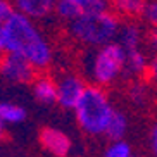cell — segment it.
Segmentation results:
<instances>
[{
  "instance_id": "1",
  "label": "cell",
  "mask_w": 157,
  "mask_h": 157,
  "mask_svg": "<svg viewBox=\"0 0 157 157\" xmlns=\"http://www.w3.org/2000/svg\"><path fill=\"white\" fill-rule=\"evenodd\" d=\"M7 52L24 57L35 69H45L52 62V47L33 19L14 14L4 24Z\"/></svg>"
},
{
  "instance_id": "2",
  "label": "cell",
  "mask_w": 157,
  "mask_h": 157,
  "mask_svg": "<svg viewBox=\"0 0 157 157\" xmlns=\"http://www.w3.org/2000/svg\"><path fill=\"white\" fill-rule=\"evenodd\" d=\"M112 112L114 107L111 105L107 93L97 85H90L85 88L78 105L74 107V116L79 128L93 136L105 133Z\"/></svg>"
},
{
  "instance_id": "3",
  "label": "cell",
  "mask_w": 157,
  "mask_h": 157,
  "mask_svg": "<svg viewBox=\"0 0 157 157\" xmlns=\"http://www.w3.org/2000/svg\"><path fill=\"white\" fill-rule=\"evenodd\" d=\"M119 21L112 12H100L74 19L69 23V35L81 45L104 47L119 35Z\"/></svg>"
},
{
  "instance_id": "4",
  "label": "cell",
  "mask_w": 157,
  "mask_h": 157,
  "mask_svg": "<svg viewBox=\"0 0 157 157\" xmlns=\"http://www.w3.org/2000/svg\"><path fill=\"white\" fill-rule=\"evenodd\" d=\"M126 64V52L119 43H107L104 47H98L95 52L92 62H90V76L97 86L111 85L114 79H117Z\"/></svg>"
},
{
  "instance_id": "5",
  "label": "cell",
  "mask_w": 157,
  "mask_h": 157,
  "mask_svg": "<svg viewBox=\"0 0 157 157\" xmlns=\"http://www.w3.org/2000/svg\"><path fill=\"white\" fill-rule=\"evenodd\" d=\"M109 10V0H57L56 12L60 19L74 21L92 14Z\"/></svg>"
},
{
  "instance_id": "6",
  "label": "cell",
  "mask_w": 157,
  "mask_h": 157,
  "mask_svg": "<svg viewBox=\"0 0 157 157\" xmlns=\"http://www.w3.org/2000/svg\"><path fill=\"white\" fill-rule=\"evenodd\" d=\"M0 74L12 83H29L35 81L36 69L24 57L7 52L4 57H0Z\"/></svg>"
},
{
  "instance_id": "7",
  "label": "cell",
  "mask_w": 157,
  "mask_h": 157,
  "mask_svg": "<svg viewBox=\"0 0 157 157\" xmlns=\"http://www.w3.org/2000/svg\"><path fill=\"white\" fill-rule=\"evenodd\" d=\"M85 81L76 74H64L62 78L57 81V104L62 109H73L78 105L79 98L83 95Z\"/></svg>"
},
{
  "instance_id": "8",
  "label": "cell",
  "mask_w": 157,
  "mask_h": 157,
  "mask_svg": "<svg viewBox=\"0 0 157 157\" xmlns=\"http://www.w3.org/2000/svg\"><path fill=\"white\" fill-rule=\"evenodd\" d=\"M14 12L23 14L29 19H45L56 12L57 0H10Z\"/></svg>"
},
{
  "instance_id": "9",
  "label": "cell",
  "mask_w": 157,
  "mask_h": 157,
  "mask_svg": "<svg viewBox=\"0 0 157 157\" xmlns=\"http://www.w3.org/2000/svg\"><path fill=\"white\" fill-rule=\"evenodd\" d=\"M40 143L47 152L56 157H67L71 150V140L67 135L56 128H43L40 131Z\"/></svg>"
},
{
  "instance_id": "10",
  "label": "cell",
  "mask_w": 157,
  "mask_h": 157,
  "mask_svg": "<svg viewBox=\"0 0 157 157\" xmlns=\"http://www.w3.org/2000/svg\"><path fill=\"white\" fill-rule=\"evenodd\" d=\"M33 95L40 104L52 105L57 102V81L48 76H38L33 81Z\"/></svg>"
},
{
  "instance_id": "11",
  "label": "cell",
  "mask_w": 157,
  "mask_h": 157,
  "mask_svg": "<svg viewBox=\"0 0 157 157\" xmlns=\"http://www.w3.org/2000/svg\"><path fill=\"white\" fill-rule=\"evenodd\" d=\"M126 129H128V119L126 116L123 114L121 111H116L112 112L111 119H109V124H107V129H105V136L112 142H119L123 136L126 135Z\"/></svg>"
},
{
  "instance_id": "12",
  "label": "cell",
  "mask_w": 157,
  "mask_h": 157,
  "mask_svg": "<svg viewBox=\"0 0 157 157\" xmlns=\"http://www.w3.org/2000/svg\"><path fill=\"white\" fill-rule=\"evenodd\" d=\"M119 45L124 48V52L129 50H138L140 42H142V33H140L138 26L135 24H126L124 28L119 29Z\"/></svg>"
},
{
  "instance_id": "13",
  "label": "cell",
  "mask_w": 157,
  "mask_h": 157,
  "mask_svg": "<svg viewBox=\"0 0 157 157\" xmlns=\"http://www.w3.org/2000/svg\"><path fill=\"white\" fill-rule=\"evenodd\" d=\"M0 117L5 124H17L26 119V111L17 104L12 102H2L0 104Z\"/></svg>"
},
{
  "instance_id": "14",
  "label": "cell",
  "mask_w": 157,
  "mask_h": 157,
  "mask_svg": "<svg viewBox=\"0 0 157 157\" xmlns=\"http://www.w3.org/2000/svg\"><path fill=\"white\" fill-rule=\"evenodd\" d=\"M124 69L129 74H142L147 69V57L142 50H129L126 52V64Z\"/></svg>"
},
{
  "instance_id": "15",
  "label": "cell",
  "mask_w": 157,
  "mask_h": 157,
  "mask_svg": "<svg viewBox=\"0 0 157 157\" xmlns=\"http://www.w3.org/2000/svg\"><path fill=\"white\" fill-rule=\"evenodd\" d=\"M114 9L117 12H121V14L136 16L143 12L145 2L143 0H114Z\"/></svg>"
},
{
  "instance_id": "16",
  "label": "cell",
  "mask_w": 157,
  "mask_h": 157,
  "mask_svg": "<svg viewBox=\"0 0 157 157\" xmlns=\"http://www.w3.org/2000/svg\"><path fill=\"white\" fill-rule=\"evenodd\" d=\"M147 86L143 83H133L131 86H129L128 90V97L129 100L133 102V104H136V105H142V104H145V100H147Z\"/></svg>"
},
{
  "instance_id": "17",
  "label": "cell",
  "mask_w": 157,
  "mask_h": 157,
  "mask_svg": "<svg viewBox=\"0 0 157 157\" xmlns=\"http://www.w3.org/2000/svg\"><path fill=\"white\" fill-rule=\"evenodd\" d=\"M105 157H131V148L126 142H112L109 148L105 150Z\"/></svg>"
},
{
  "instance_id": "18",
  "label": "cell",
  "mask_w": 157,
  "mask_h": 157,
  "mask_svg": "<svg viewBox=\"0 0 157 157\" xmlns=\"http://www.w3.org/2000/svg\"><path fill=\"white\" fill-rule=\"evenodd\" d=\"M142 16L145 17L147 23H150L152 26L157 28V2H148V4H145V9H143Z\"/></svg>"
},
{
  "instance_id": "19",
  "label": "cell",
  "mask_w": 157,
  "mask_h": 157,
  "mask_svg": "<svg viewBox=\"0 0 157 157\" xmlns=\"http://www.w3.org/2000/svg\"><path fill=\"white\" fill-rule=\"evenodd\" d=\"M12 14H14L12 2L10 0H0V26H4Z\"/></svg>"
},
{
  "instance_id": "20",
  "label": "cell",
  "mask_w": 157,
  "mask_h": 157,
  "mask_svg": "<svg viewBox=\"0 0 157 157\" xmlns=\"http://www.w3.org/2000/svg\"><path fill=\"white\" fill-rule=\"evenodd\" d=\"M7 54V40H5V31L4 26H0V57Z\"/></svg>"
},
{
  "instance_id": "21",
  "label": "cell",
  "mask_w": 157,
  "mask_h": 157,
  "mask_svg": "<svg viewBox=\"0 0 157 157\" xmlns=\"http://www.w3.org/2000/svg\"><path fill=\"white\" fill-rule=\"evenodd\" d=\"M150 147H152L154 155L157 157V124L154 126L152 131H150Z\"/></svg>"
},
{
  "instance_id": "22",
  "label": "cell",
  "mask_w": 157,
  "mask_h": 157,
  "mask_svg": "<svg viewBox=\"0 0 157 157\" xmlns=\"http://www.w3.org/2000/svg\"><path fill=\"white\" fill-rule=\"evenodd\" d=\"M148 73H150V78H152V81L157 85V57L150 62V67H148Z\"/></svg>"
},
{
  "instance_id": "23",
  "label": "cell",
  "mask_w": 157,
  "mask_h": 157,
  "mask_svg": "<svg viewBox=\"0 0 157 157\" xmlns=\"http://www.w3.org/2000/svg\"><path fill=\"white\" fill-rule=\"evenodd\" d=\"M5 126H7V124H5L4 121H2V117H0V138L5 135Z\"/></svg>"
},
{
  "instance_id": "24",
  "label": "cell",
  "mask_w": 157,
  "mask_h": 157,
  "mask_svg": "<svg viewBox=\"0 0 157 157\" xmlns=\"http://www.w3.org/2000/svg\"><path fill=\"white\" fill-rule=\"evenodd\" d=\"M152 43H154V47L157 48V31L152 33Z\"/></svg>"
},
{
  "instance_id": "25",
  "label": "cell",
  "mask_w": 157,
  "mask_h": 157,
  "mask_svg": "<svg viewBox=\"0 0 157 157\" xmlns=\"http://www.w3.org/2000/svg\"><path fill=\"white\" fill-rule=\"evenodd\" d=\"M131 157H133V155H131Z\"/></svg>"
}]
</instances>
